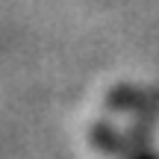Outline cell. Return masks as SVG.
Segmentation results:
<instances>
[{"label":"cell","instance_id":"6da1fadb","mask_svg":"<svg viewBox=\"0 0 159 159\" xmlns=\"http://www.w3.org/2000/svg\"><path fill=\"white\" fill-rule=\"evenodd\" d=\"M142 159H156V156H142Z\"/></svg>","mask_w":159,"mask_h":159}]
</instances>
